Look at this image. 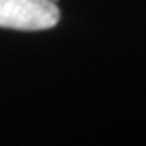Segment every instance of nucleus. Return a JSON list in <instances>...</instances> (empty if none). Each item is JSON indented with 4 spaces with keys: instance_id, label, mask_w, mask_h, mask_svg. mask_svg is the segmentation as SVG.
Returning a JSON list of instances; mask_svg holds the SVG:
<instances>
[{
    "instance_id": "obj_1",
    "label": "nucleus",
    "mask_w": 146,
    "mask_h": 146,
    "mask_svg": "<svg viewBox=\"0 0 146 146\" xmlns=\"http://www.w3.org/2000/svg\"><path fill=\"white\" fill-rule=\"evenodd\" d=\"M60 11L52 0H0V26L41 31L57 25Z\"/></svg>"
}]
</instances>
